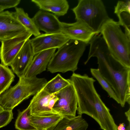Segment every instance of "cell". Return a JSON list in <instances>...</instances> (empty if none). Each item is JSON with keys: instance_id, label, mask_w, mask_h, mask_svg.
<instances>
[{"instance_id": "277c9868", "label": "cell", "mask_w": 130, "mask_h": 130, "mask_svg": "<svg viewBox=\"0 0 130 130\" xmlns=\"http://www.w3.org/2000/svg\"><path fill=\"white\" fill-rule=\"evenodd\" d=\"M19 78L18 83L0 95V105L4 109L12 110L24 100L35 95L42 90L47 82L45 78L36 76Z\"/></svg>"}, {"instance_id": "7402d4cb", "label": "cell", "mask_w": 130, "mask_h": 130, "mask_svg": "<svg viewBox=\"0 0 130 130\" xmlns=\"http://www.w3.org/2000/svg\"><path fill=\"white\" fill-rule=\"evenodd\" d=\"M15 77L13 72L8 66L0 64V95L9 88Z\"/></svg>"}, {"instance_id": "cb8c5ba5", "label": "cell", "mask_w": 130, "mask_h": 130, "mask_svg": "<svg viewBox=\"0 0 130 130\" xmlns=\"http://www.w3.org/2000/svg\"><path fill=\"white\" fill-rule=\"evenodd\" d=\"M90 70L92 76L98 81L103 89L107 92L110 98L120 104L119 100L114 90L102 76L98 69L91 68Z\"/></svg>"}, {"instance_id": "ba28073f", "label": "cell", "mask_w": 130, "mask_h": 130, "mask_svg": "<svg viewBox=\"0 0 130 130\" xmlns=\"http://www.w3.org/2000/svg\"><path fill=\"white\" fill-rule=\"evenodd\" d=\"M27 31L13 38L2 41L0 48V59L1 63L9 66L26 40L32 35Z\"/></svg>"}, {"instance_id": "83f0119b", "label": "cell", "mask_w": 130, "mask_h": 130, "mask_svg": "<svg viewBox=\"0 0 130 130\" xmlns=\"http://www.w3.org/2000/svg\"><path fill=\"white\" fill-rule=\"evenodd\" d=\"M21 2L20 0H0V7L4 10L16 7Z\"/></svg>"}, {"instance_id": "5bb4252c", "label": "cell", "mask_w": 130, "mask_h": 130, "mask_svg": "<svg viewBox=\"0 0 130 130\" xmlns=\"http://www.w3.org/2000/svg\"><path fill=\"white\" fill-rule=\"evenodd\" d=\"M56 48H52L41 51L35 55L24 76L26 78L36 76L46 70Z\"/></svg>"}, {"instance_id": "4fadbf2b", "label": "cell", "mask_w": 130, "mask_h": 130, "mask_svg": "<svg viewBox=\"0 0 130 130\" xmlns=\"http://www.w3.org/2000/svg\"><path fill=\"white\" fill-rule=\"evenodd\" d=\"M34 56L29 39L26 40L9 66L19 77L24 75Z\"/></svg>"}, {"instance_id": "ac0fdd59", "label": "cell", "mask_w": 130, "mask_h": 130, "mask_svg": "<svg viewBox=\"0 0 130 130\" xmlns=\"http://www.w3.org/2000/svg\"><path fill=\"white\" fill-rule=\"evenodd\" d=\"M40 10L50 12L60 17L67 13L69 6L66 0H32Z\"/></svg>"}, {"instance_id": "2e32d148", "label": "cell", "mask_w": 130, "mask_h": 130, "mask_svg": "<svg viewBox=\"0 0 130 130\" xmlns=\"http://www.w3.org/2000/svg\"><path fill=\"white\" fill-rule=\"evenodd\" d=\"M55 94H49L42 89L35 94L29 105L30 115L42 114L54 111L50 107V103Z\"/></svg>"}, {"instance_id": "44dd1931", "label": "cell", "mask_w": 130, "mask_h": 130, "mask_svg": "<svg viewBox=\"0 0 130 130\" xmlns=\"http://www.w3.org/2000/svg\"><path fill=\"white\" fill-rule=\"evenodd\" d=\"M70 79H66L59 74L46 83L43 90L50 94H55L70 85Z\"/></svg>"}, {"instance_id": "52a82bcc", "label": "cell", "mask_w": 130, "mask_h": 130, "mask_svg": "<svg viewBox=\"0 0 130 130\" xmlns=\"http://www.w3.org/2000/svg\"><path fill=\"white\" fill-rule=\"evenodd\" d=\"M56 94L58 99L53 106V110L64 117L75 116L78 107L77 100L71 82Z\"/></svg>"}, {"instance_id": "8992f818", "label": "cell", "mask_w": 130, "mask_h": 130, "mask_svg": "<svg viewBox=\"0 0 130 130\" xmlns=\"http://www.w3.org/2000/svg\"><path fill=\"white\" fill-rule=\"evenodd\" d=\"M72 10L76 21L83 22L97 34L111 18L101 0H79L77 5Z\"/></svg>"}, {"instance_id": "f1b7e54d", "label": "cell", "mask_w": 130, "mask_h": 130, "mask_svg": "<svg viewBox=\"0 0 130 130\" xmlns=\"http://www.w3.org/2000/svg\"><path fill=\"white\" fill-rule=\"evenodd\" d=\"M125 124L124 123H120L117 127V130H127L125 128Z\"/></svg>"}, {"instance_id": "30bf717a", "label": "cell", "mask_w": 130, "mask_h": 130, "mask_svg": "<svg viewBox=\"0 0 130 130\" xmlns=\"http://www.w3.org/2000/svg\"><path fill=\"white\" fill-rule=\"evenodd\" d=\"M28 30L8 11L0 12V41L10 39Z\"/></svg>"}, {"instance_id": "3957f363", "label": "cell", "mask_w": 130, "mask_h": 130, "mask_svg": "<svg viewBox=\"0 0 130 130\" xmlns=\"http://www.w3.org/2000/svg\"><path fill=\"white\" fill-rule=\"evenodd\" d=\"M88 45L81 41L70 40L55 53L47 66L48 71L52 73L70 71L74 72Z\"/></svg>"}, {"instance_id": "d4e9b609", "label": "cell", "mask_w": 130, "mask_h": 130, "mask_svg": "<svg viewBox=\"0 0 130 130\" xmlns=\"http://www.w3.org/2000/svg\"><path fill=\"white\" fill-rule=\"evenodd\" d=\"M117 16L119 20L118 22L120 25L124 27L125 34L130 38V13L123 12Z\"/></svg>"}, {"instance_id": "7c38bea8", "label": "cell", "mask_w": 130, "mask_h": 130, "mask_svg": "<svg viewBox=\"0 0 130 130\" xmlns=\"http://www.w3.org/2000/svg\"><path fill=\"white\" fill-rule=\"evenodd\" d=\"M32 19L39 31H43L47 34L61 32V22L54 14L40 10Z\"/></svg>"}, {"instance_id": "9a60e30c", "label": "cell", "mask_w": 130, "mask_h": 130, "mask_svg": "<svg viewBox=\"0 0 130 130\" xmlns=\"http://www.w3.org/2000/svg\"><path fill=\"white\" fill-rule=\"evenodd\" d=\"M64 117L55 111L29 116L31 124L38 130H53Z\"/></svg>"}, {"instance_id": "ffe728a7", "label": "cell", "mask_w": 130, "mask_h": 130, "mask_svg": "<svg viewBox=\"0 0 130 130\" xmlns=\"http://www.w3.org/2000/svg\"><path fill=\"white\" fill-rule=\"evenodd\" d=\"M15 11L12 12L15 18L35 37L41 34L36 25L32 18H30L23 9L15 7Z\"/></svg>"}, {"instance_id": "f546056e", "label": "cell", "mask_w": 130, "mask_h": 130, "mask_svg": "<svg viewBox=\"0 0 130 130\" xmlns=\"http://www.w3.org/2000/svg\"><path fill=\"white\" fill-rule=\"evenodd\" d=\"M125 114L127 117L129 123H130V108L127 111L125 112Z\"/></svg>"}, {"instance_id": "6da1fadb", "label": "cell", "mask_w": 130, "mask_h": 130, "mask_svg": "<svg viewBox=\"0 0 130 130\" xmlns=\"http://www.w3.org/2000/svg\"><path fill=\"white\" fill-rule=\"evenodd\" d=\"M89 44V51L86 64L90 58L97 59L98 68L104 78L114 90L122 107L130 104V68L125 67L112 56L101 35L95 34Z\"/></svg>"}, {"instance_id": "4316f807", "label": "cell", "mask_w": 130, "mask_h": 130, "mask_svg": "<svg viewBox=\"0 0 130 130\" xmlns=\"http://www.w3.org/2000/svg\"><path fill=\"white\" fill-rule=\"evenodd\" d=\"M130 13V0L119 1L115 7L114 13L117 16L122 12Z\"/></svg>"}, {"instance_id": "e0dca14e", "label": "cell", "mask_w": 130, "mask_h": 130, "mask_svg": "<svg viewBox=\"0 0 130 130\" xmlns=\"http://www.w3.org/2000/svg\"><path fill=\"white\" fill-rule=\"evenodd\" d=\"M95 108L98 120V123L103 130H117L118 126L110 112V110L101 99L99 94L97 95Z\"/></svg>"}, {"instance_id": "1f68e13d", "label": "cell", "mask_w": 130, "mask_h": 130, "mask_svg": "<svg viewBox=\"0 0 130 130\" xmlns=\"http://www.w3.org/2000/svg\"><path fill=\"white\" fill-rule=\"evenodd\" d=\"M4 10L3 8L0 7V12L3 11Z\"/></svg>"}, {"instance_id": "9c48e42d", "label": "cell", "mask_w": 130, "mask_h": 130, "mask_svg": "<svg viewBox=\"0 0 130 130\" xmlns=\"http://www.w3.org/2000/svg\"><path fill=\"white\" fill-rule=\"evenodd\" d=\"M70 40L63 33L43 34L29 39L34 55L42 51L52 48H58Z\"/></svg>"}, {"instance_id": "d6986e66", "label": "cell", "mask_w": 130, "mask_h": 130, "mask_svg": "<svg viewBox=\"0 0 130 130\" xmlns=\"http://www.w3.org/2000/svg\"><path fill=\"white\" fill-rule=\"evenodd\" d=\"M88 125L82 116L64 117L53 130H87Z\"/></svg>"}, {"instance_id": "5b68a950", "label": "cell", "mask_w": 130, "mask_h": 130, "mask_svg": "<svg viewBox=\"0 0 130 130\" xmlns=\"http://www.w3.org/2000/svg\"><path fill=\"white\" fill-rule=\"evenodd\" d=\"M70 79L73 85L77 97L78 115H87L98 123L95 104L98 94L94 86L95 80L86 74L81 75L74 72Z\"/></svg>"}, {"instance_id": "484cf974", "label": "cell", "mask_w": 130, "mask_h": 130, "mask_svg": "<svg viewBox=\"0 0 130 130\" xmlns=\"http://www.w3.org/2000/svg\"><path fill=\"white\" fill-rule=\"evenodd\" d=\"M12 110L4 109L0 112V128L7 125L13 119Z\"/></svg>"}, {"instance_id": "4dcf8cb0", "label": "cell", "mask_w": 130, "mask_h": 130, "mask_svg": "<svg viewBox=\"0 0 130 130\" xmlns=\"http://www.w3.org/2000/svg\"><path fill=\"white\" fill-rule=\"evenodd\" d=\"M4 110V109L1 105H0V112L3 111Z\"/></svg>"}, {"instance_id": "7a4b0ae2", "label": "cell", "mask_w": 130, "mask_h": 130, "mask_svg": "<svg viewBox=\"0 0 130 130\" xmlns=\"http://www.w3.org/2000/svg\"><path fill=\"white\" fill-rule=\"evenodd\" d=\"M118 22L110 18L100 31L112 56L124 66L130 68V38L122 31Z\"/></svg>"}, {"instance_id": "8fae6325", "label": "cell", "mask_w": 130, "mask_h": 130, "mask_svg": "<svg viewBox=\"0 0 130 130\" xmlns=\"http://www.w3.org/2000/svg\"><path fill=\"white\" fill-rule=\"evenodd\" d=\"M61 32L70 40L79 41L88 44L96 34L86 24L80 21L72 23L61 22Z\"/></svg>"}, {"instance_id": "603a6c76", "label": "cell", "mask_w": 130, "mask_h": 130, "mask_svg": "<svg viewBox=\"0 0 130 130\" xmlns=\"http://www.w3.org/2000/svg\"><path fill=\"white\" fill-rule=\"evenodd\" d=\"M30 108L28 106L22 111H18V115L15 124V128L18 130H38L30 123L29 116Z\"/></svg>"}]
</instances>
